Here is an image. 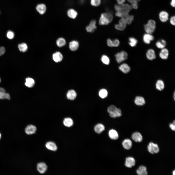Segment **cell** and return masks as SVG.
I'll return each instance as SVG.
<instances>
[{
  "instance_id": "1",
  "label": "cell",
  "mask_w": 175,
  "mask_h": 175,
  "mask_svg": "<svg viewBox=\"0 0 175 175\" xmlns=\"http://www.w3.org/2000/svg\"><path fill=\"white\" fill-rule=\"evenodd\" d=\"M112 14L109 12H105L101 14L100 17L99 24L101 25H106L109 24L113 19Z\"/></svg>"
},
{
  "instance_id": "2",
  "label": "cell",
  "mask_w": 175,
  "mask_h": 175,
  "mask_svg": "<svg viewBox=\"0 0 175 175\" xmlns=\"http://www.w3.org/2000/svg\"><path fill=\"white\" fill-rule=\"evenodd\" d=\"M144 29L146 33L152 34L154 31L156 27V22L153 20H149L147 23L144 26Z\"/></svg>"
},
{
  "instance_id": "3",
  "label": "cell",
  "mask_w": 175,
  "mask_h": 175,
  "mask_svg": "<svg viewBox=\"0 0 175 175\" xmlns=\"http://www.w3.org/2000/svg\"><path fill=\"white\" fill-rule=\"evenodd\" d=\"M115 57L117 62L120 63L127 59L128 55L126 52L122 51L116 54Z\"/></svg>"
},
{
  "instance_id": "4",
  "label": "cell",
  "mask_w": 175,
  "mask_h": 175,
  "mask_svg": "<svg viewBox=\"0 0 175 175\" xmlns=\"http://www.w3.org/2000/svg\"><path fill=\"white\" fill-rule=\"evenodd\" d=\"M127 22L125 18L124 17L121 18L119 21V23L115 25V27L117 30L122 31L125 28Z\"/></svg>"
},
{
  "instance_id": "5",
  "label": "cell",
  "mask_w": 175,
  "mask_h": 175,
  "mask_svg": "<svg viewBox=\"0 0 175 175\" xmlns=\"http://www.w3.org/2000/svg\"><path fill=\"white\" fill-rule=\"evenodd\" d=\"M148 151L152 154L158 153L159 151V149L157 144L152 142H150L148 146Z\"/></svg>"
},
{
  "instance_id": "6",
  "label": "cell",
  "mask_w": 175,
  "mask_h": 175,
  "mask_svg": "<svg viewBox=\"0 0 175 175\" xmlns=\"http://www.w3.org/2000/svg\"><path fill=\"white\" fill-rule=\"evenodd\" d=\"M47 165L43 162H39L37 164V170L41 174L45 173L47 170Z\"/></svg>"
},
{
  "instance_id": "7",
  "label": "cell",
  "mask_w": 175,
  "mask_h": 175,
  "mask_svg": "<svg viewBox=\"0 0 175 175\" xmlns=\"http://www.w3.org/2000/svg\"><path fill=\"white\" fill-rule=\"evenodd\" d=\"M96 21L95 20H91L89 25L87 26L86 27L87 31L88 32L90 33L94 32L96 28Z\"/></svg>"
},
{
  "instance_id": "8",
  "label": "cell",
  "mask_w": 175,
  "mask_h": 175,
  "mask_svg": "<svg viewBox=\"0 0 175 175\" xmlns=\"http://www.w3.org/2000/svg\"><path fill=\"white\" fill-rule=\"evenodd\" d=\"M114 8L117 11L121 10L129 9L131 10L132 7L130 5L128 4H117L115 5Z\"/></svg>"
},
{
  "instance_id": "9",
  "label": "cell",
  "mask_w": 175,
  "mask_h": 175,
  "mask_svg": "<svg viewBox=\"0 0 175 175\" xmlns=\"http://www.w3.org/2000/svg\"><path fill=\"white\" fill-rule=\"evenodd\" d=\"M37 131L36 127L34 125L30 124L27 126L25 129L26 133L28 135H31L35 133Z\"/></svg>"
},
{
  "instance_id": "10",
  "label": "cell",
  "mask_w": 175,
  "mask_h": 175,
  "mask_svg": "<svg viewBox=\"0 0 175 175\" xmlns=\"http://www.w3.org/2000/svg\"><path fill=\"white\" fill-rule=\"evenodd\" d=\"M45 146L48 149L53 151H56L57 149L56 144L52 141L47 142L45 144Z\"/></svg>"
},
{
  "instance_id": "11",
  "label": "cell",
  "mask_w": 175,
  "mask_h": 175,
  "mask_svg": "<svg viewBox=\"0 0 175 175\" xmlns=\"http://www.w3.org/2000/svg\"><path fill=\"white\" fill-rule=\"evenodd\" d=\"M135 161L134 158L131 157L127 158L126 159L125 165L128 168H131L135 165Z\"/></svg>"
},
{
  "instance_id": "12",
  "label": "cell",
  "mask_w": 175,
  "mask_h": 175,
  "mask_svg": "<svg viewBox=\"0 0 175 175\" xmlns=\"http://www.w3.org/2000/svg\"><path fill=\"white\" fill-rule=\"evenodd\" d=\"M154 39V37L151 34L146 33L144 34L143 36V42L147 44H149Z\"/></svg>"
},
{
  "instance_id": "13",
  "label": "cell",
  "mask_w": 175,
  "mask_h": 175,
  "mask_svg": "<svg viewBox=\"0 0 175 175\" xmlns=\"http://www.w3.org/2000/svg\"><path fill=\"white\" fill-rule=\"evenodd\" d=\"M130 11L129 9H123L117 11L115 13V15L118 17L122 18L129 14Z\"/></svg>"
},
{
  "instance_id": "14",
  "label": "cell",
  "mask_w": 175,
  "mask_h": 175,
  "mask_svg": "<svg viewBox=\"0 0 175 175\" xmlns=\"http://www.w3.org/2000/svg\"><path fill=\"white\" fill-rule=\"evenodd\" d=\"M135 104L138 106H142L145 103V100L143 97L137 96L136 97L134 100Z\"/></svg>"
},
{
  "instance_id": "15",
  "label": "cell",
  "mask_w": 175,
  "mask_h": 175,
  "mask_svg": "<svg viewBox=\"0 0 175 175\" xmlns=\"http://www.w3.org/2000/svg\"><path fill=\"white\" fill-rule=\"evenodd\" d=\"M107 42L108 46L110 47H118L120 44L119 41L117 39L112 40L110 39H108Z\"/></svg>"
},
{
  "instance_id": "16",
  "label": "cell",
  "mask_w": 175,
  "mask_h": 175,
  "mask_svg": "<svg viewBox=\"0 0 175 175\" xmlns=\"http://www.w3.org/2000/svg\"><path fill=\"white\" fill-rule=\"evenodd\" d=\"M131 138L136 142H140L142 140V137L141 134L138 132L133 133L131 136Z\"/></svg>"
},
{
  "instance_id": "17",
  "label": "cell",
  "mask_w": 175,
  "mask_h": 175,
  "mask_svg": "<svg viewBox=\"0 0 175 175\" xmlns=\"http://www.w3.org/2000/svg\"><path fill=\"white\" fill-rule=\"evenodd\" d=\"M119 68L122 72L125 74L129 73L131 70L130 66L126 63H123L121 65Z\"/></svg>"
},
{
  "instance_id": "18",
  "label": "cell",
  "mask_w": 175,
  "mask_h": 175,
  "mask_svg": "<svg viewBox=\"0 0 175 175\" xmlns=\"http://www.w3.org/2000/svg\"><path fill=\"white\" fill-rule=\"evenodd\" d=\"M146 56L147 58L150 60H152L155 59L156 55L154 51L152 49H149L147 52Z\"/></svg>"
},
{
  "instance_id": "19",
  "label": "cell",
  "mask_w": 175,
  "mask_h": 175,
  "mask_svg": "<svg viewBox=\"0 0 175 175\" xmlns=\"http://www.w3.org/2000/svg\"><path fill=\"white\" fill-rule=\"evenodd\" d=\"M168 55V51L167 49L165 48L161 49L159 53V56L160 58L163 60L167 59Z\"/></svg>"
},
{
  "instance_id": "20",
  "label": "cell",
  "mask_w": 175,
  "mask_h": 175,
  "mask_svg": "<svg viewBox=\"0 0 175 175\" xmlns=\"http://www.w3.org/2000/svg\"><path fill=\"white\" fill-rule=\"evenodd\" d=\"M37 11L40 14H43L45 12L46 9L45 5L43 4L38 5L36 7Z\"/></svg>"
},
{
  "instance_id": "21",
  "label": "cell",
  "mask_w": 175,
  "mask_h": 175,
  "mask_svg": "<svg viewBox=\"0 0 175 175\" xmlns=\"http://www.w3.org/2000/svg\"><path fill=\"white\" fill-rule=\"evenodd\" d=\"M160 20L163 22H165L168 19V14L165 11H162L160 12L159 15Z\"/></svg>"
},
{
  "instance_id": "22",
  "label": "cell",
  "mask_w": 175,
  "mask_h": 175,
  "mask_svg": "<svg viewBox=\"0 0 175 175\" xmlns=\"http://www.w3.org/2000/svg\"><path fill=\"white\" fill-rule=\"evenodd\" d=\"M77 95L76 92L72 89L69 90L66 95L67 98L71 100H74L76 97Z\"/></svg>"
},
{
  "instance_id": "23",
  "label": "cell",
  "mask_w": 175,
  "mask_h": 175,
  "mask_svg": "<svg viewBox=\"0 0 175 175\" xmlns=\"http://www.w3.org/2000/svg\"><path fill=\"white\" fill-rule=\"evenodd\" d=\"M132 143L130 139H127L124 140L122 142V145L123 148L126 149H130L132 146Z\"/></svg>"
},
{
  "instance_id": "24",
  "label": "cell",
  "mask_w": 175,
  "mask_h": 175,
  "mask_svg": "<svg viewBox=\"0 0 175 175\" xmlns=\"http://www.w3.org/2000/svg\"><path fill=\"white\" fill-rule=\"evenodd\" d=\"M52 58L53 60L55 61L58 62H60L63 59V56L60 52H58L53 54Z\"/></svg>"
},
{
  "instance_id": "25",
  "label": "cell",
  "mask_w": 175,
  "mask_h": 175,
  "mask_svg": "<svg viewBox=\"0 0 175 175\" xmlns=\"http://www.w3.org/2000/svg\"><path fill=\"white\" fill-rule=\"evenodd\" d=\"M78 42L76 41H73L70 42L69 44V47L70 50L72 51L77 50L79 47Z\"/></svg>"
},
{
  "instance_id": "26",
  "label": "cell",
  "mask_w": 175,
  "mask_h": 175,
  "mask_svg": "<svg viewBox=\"0 0 175 175\" xmlns=\"http://www.w3.org/2000/svg\"><path fill=\"white\" fill-rule=\"evenodd\" d=\"M136 172L139 175H146L148 174L146 167L143 166H140L137 170Z\"/></svg>"
},
{
  "instance_id": "27",
  "label": "cell",
  "mask_w": 175,
  "mask_h": 175,
  "mask_svg": "<svg viewBox=\"0 0 175 175\" xmlns=\"http://www.w3.org/2000/svg\"><path fill=\"white\" fill-rule=\"evenodd\" d=\"M94 129L96 132L98 134H100L104 130L105 127L103 124L101 123H98L95 125Z\"/></svg>"
},
{
  "instance_id": "28",
  "label": "cell",
  "mask_w": 175,
  "mask_h": 175,
  "mask_svg": "<svg viewBox=\"0 0 175 175\" xmlns=\"http://www.w3.org/2000/svg\"><path fill=\"white\" fill-rule=\"evenodd\" d=\"M108 134L110 138L111 139L116 140L118 138V134L114 130L111 129L110 130Z\"/></svg>"
},
{
  "instance_id": "29",
  "label": "cell",
  "mask_w": 175,
  "mask_h": 175,
  "mask_svg": "<svg viewBox=\"0 0 175 175\" xmlns=\"http://www.w3.org/2000/svg\"><path fill=\"white\" fill-rule=\"evenodd\" d=\"M156 89L160 91L163 90L165 87V85L163 81L160 79L157 81L156 84Z\"/></svg>"
},
{
  "instance_id": "30",
  "label": "cell",
  "mask_w": 175,
  "mask_h": 175,
  "mask_svg": "<svg viewBox=\"0 0 175 175\" xmlns=\"http://www.w3.org/2000/svg\"><path fill=\"white\" fill-rule=\"evenodd\" d=\"M64 125L67 127H69L72 126L73 124V120L70 118H66L64 119L63 121Z\"/></svg>"
},
{
  "instance_id": "31",
  "label": "cell",
  "mask_w": 175,
  "mask_h": 175,
  "mask_svg": "<svg viewBox=\"0 0 175 175\" xmlns=\"http://www.w3.org/2000/svg\"><path fill=\"white\" fill-rule=\"evenodd\" d=\"M67 14L69 18L73 19L75 18L78 15L77 12L73 9H69L67 11Z\"/></svg>"
},
{
  "instance_id": "32",
  "label": "cell",
  "mask_w": 175,
  "mask_h": 175,
  "mask_svg": "<svg viewBox=\"0 0 175 175\" xmlns=\"http://www.w3.org/2000/svg\"><path fill=\"white\" fill-rule=\"evenodd\" d=\"M110 116L113 118H115L121 116L122 115V111L121 110L117 108L115 110L114 112L109 114Z\"/></svg>"
},
{
  "instance_id": "33",
  "label": "cell",
  "mask_w": 175,
  "mask_h": 175,
  "mask_svg": "<svg viewBox=\"0 0 175 175\" xmlns=\"http://www.w3.org/2000/svg\"><path fill=\"white\" fill-rule=\"evenodd\" d=\"M35 84V81L33 79L30 78H27L26 79L25 84L27 87L29 88L32 87Z\"/></svg>"
},
{
  "instance_id": "34",
  "label": "cell",
  "mask_w": 175,
  "mask_h": 175,
  "mask_svg": "<svg viewBox=\"0 0 175 175\" xmlns=\"http://www.w3.org/2000/svg\"><path fill=\"white\" fill-rule=\"evenodd\" d=\"M156 44L158 48L162 49L165 48L166 45V42L165 40L162 39L158 41L156 43Z\"/></svg>"
},
{
  "instance_id": "35",
  "label": "cell",
  "mask_w": 175,
  "mask_h": 175,
  "mask_svg": "<svg viewBox=\"0 0 175 175\" xmlns=\"http://www.w3.org/2000/svg\"><path fill=\"white\" fill-rule=\"evenodd\" d=\"M108 94V93L107 90L105 89H101L99 92L98 94L99 96L102 99L106 97Z\"/></svg>"
},
{
  "instance_id": "36",
  "label": "cell",
  "mask_w": 175,
  "mask_h": 175,
  "mask_svg": "<svg viewBox=\"0 0 175 175\" xmlns=\"http://www.w3.org/2000/svg\"><path fill=\"white\" fill-rule=\"evenodd\" d=\"M56 44L58 46L60 47H62L65 45L66 42L64 38H60L57 40Z\"/></svg>"
},
{
  "instance_id": "37",
  "label": "cell",
  "mask_w": 175,
  "mask_h": 175,
  "mask_svg": "<svg viewBox=\"0 0 175 175\" xmlns=\"http://www.w3.org/2000/svg\"><path fill=\"white\" fill-rule=\"evenodd\" d=\"M129 44L131 47H134L138 43L137 40L133 37H130L129 38Z\"/></svg>"
},
{
  "instance_id": "38",
  "label": "cell",
  "mask_w": 175,
  "mask_h": 175,
  "mask_svg": "<svg viewBox=\"0 0 175 175\" xmlns=\"http://www.w3.org/2000/svg\"><path fill=\"white\" fill-rule=\"evenodd\" d=\"M18 47L19 50L23 52H26L28 48L27 44L24 43L19 44Z\"/></svg>"
},
{
  "instance_id": "39",
  "label": "cell",
  "mask_w": 175,
  "mask_h": 175,
  "mask_svg": "<svg viewBox=\"0 0 175 175\" xmlns=\"http://www.w3.org/2000/svg\"><path fill=\"white\" fill-rule=\"evenodd\" d=\"M6 99L10 100V97L9 94L6 92H0V99Z\"/></svg>"
},
{
  "instance_id": "40",
  "label": "cell",
  "mask_w": 175,
  "mask_h": 175,
  "mask_svg": "<svg viewBox=\"0 0 175 175\" xmlns=\"http://www.w3.org/2000/svg\"><path fill=\"white\" fill-rule=\"evenodd\" d=\"M101 61L104 64L108 65L110 63V60L108 57L105 55H103L101 58Z\"/></svg>"
},
{
  "instance_id": "41",
  "label": "cell",
  "mask_w": 175,
  "mask_h": 175,
  "mask_svg": "<svg viewBox=\"0 0 175 175\" xmlns=\"http://www.w3.org/2000/svg\"><path fill=\"white\" fill-rule=\"evenodd\" d=\"M124 17L125 19L127 24L129 25L131 23L134 19L133 15H130L129 14Z\"/></svg>"
},
{
  "instance_id": "42",
  "label": "cell",
  "mask_w": 175,
  "mask_h": 175,
  "mask_svg": "<svg viewBox=\"0 0 175 175\" xmlns=\"http://www.w3.org/2000/svg\"><path fill=\"white\" fill-rule=\"evenodd\" d=\"M90 4L93 6L97 7L99 6L101 3V0H91Z\"/></svg>"
},
{
  "instance_id": "43",
  "label": "cell",
  "mask_w": 175,
  "mask_h": 175,
  "mask_svg": "<svg viewBox=\"0 0 175 175\" xmlns=\"http://www.w3.org/2000/svg\"><path fill=\"white\" fill-rule=\"evenodd\" d=\"M117 108L114 105H111L107 108V112L109 114L114 112L116 109Z\"/></svg>"
},
{
  "instance_id": "44",
  "label": "cell",
  "mask_w": 175,
  "mask_h": 175,
  "mask_svg": "<svg viewBox=\"0 0 175 175\" xmlns=\"http://www.w3.org/2000/svg\"><path fill=\"white\" fill-rule=\"evenodd\" d=\"M138 1L137 0H133L131 3L132 8L136 9L138 8Z\"/></svg>"
},
{
  "instance_id": "45",
  "label": "cell",
  "mask_w": 175,
  "mask_h": 175,
  "mask_svg": "<svg viewBox=\"0 0 175 175\" xmlns=\"http://www.w3.org/2000/svg\"><path fill=\"white\" fill-rule=\"evenodd\" d=\"M7 37L9 39H12L13 38L14 36V33L12 31H9L7 35Z\"/></svg>"
},
{
  "instance_id": "46",
  "label": "cell",
  "mask_w": 175,
  "mask_h": 175,
  "mask_svg": "<svg viewBox=\"0 0 175 175\" xmlns=\"http://www.w3.org/2000/svg\"><path fill=\"white\" fill-rule=\"evenodd\" d=\"M175 16H173L171 17L170 19V23L173 25L175 26Z\"/></svg>"
},
{
  "instance_id": "47",
  "label": "cell",
  "mask_w": 175,
  "mask_h": 175,
  "mask_svg": "<svg viewBox=\"0 0 175 175\" xmlns=\"http://www.w3.org/2000/svg\"><path fill=\"white\" fill-rule=\"evenodd\" d=\"M175 121H174L172 123L169 124V126L170 128L172 130L175 131Z\"/></svg>"
},
{
  "instance_id": "48",
  "label": "cell",
  "mask_w": 175,
  "mask_h": 175,
  "mask_svg": "<svg viewBox=\"0 0 175 175\" xmlns=\"http://www.w3.org/2000/svg\"><path fill=\"white\" fill-rule=\"evenodd\" d=\"M119 4H121L124 3L125 0H116Z\"/></svg>"
},
{
  "instance_id": "49",
  "label": "cell",
  "mask_w": 175,
  "mask_h": 175,
  "mask_svg": "<svg viewBox=\"0 0 175 175\" xmlns=\"http://www.w3.org/2000/svg\"><path fill=\"white\" fill-rule=\"evenodd\" d=\"M175 0H172L170 3L171 5L174 7H175Z\"/></svg>"
},
{
  "instance_id": "50",
  "label": "cell",
  "mask_w": 175,
  "mask_h": 175,
  "mask_svg": "<svg viewBox=\"0 0 175 175\" xmlns=\"http://www.w3.org/2000/svg\"><path fill=\"white\" fill-rule=\"evenodd\" d=\"M86 0H79L80 3L81 4H83L85 2Z\"/></svg>"
},
{
  "instance_id": "51",
  "label": "cell",
  "mask_w": 175,
  "mask_h": 175,
  "mask_svg": "<svg viewBox=\"0 0 175 175\" xmlns=\"http://www.w3.org/2000/svg\"><path fill=\"white\" fill-rule=\"evenodd\" d=\"M0 92H6L5 90L3 88H0Z\"/></svg>"
},
{
  "instance_id": "52",
  "label": "cell",
  "mask_w": 175,
  "mask_h": 175,
  "mask_svg": "<svg viewBox=\"0 0 175 175\" xmlns=\"http://www.w3.org/2000/svg\"><path fill=\"white\" fill-rule=\"evenodd\" d=\"M133 0H127L130 3H131ZM138 1H140V0H137Z\"/></svg>"
},
{
  "instance_id": "53",
  "label": "cell",
  "mask_w": 175,
  "mask_h": 175,
  "mask_svg": "<svg viewBox=\"0 0 175 175\" xmlns=\"http://www.w3.org/2000/svg\"><path fill=\"white\" fill-rule=\"evenodd\" d=\"M175 170H174L173 172V175H175Z\"/></svg>"
},
{
  "instance_id": "54",
  "label": "cell",
  "mask_w": 175,
  "mask_h": 175,
  "mask_svg": "<svg viewBox=\"0 0 175 175\" xmlns=\"http://www.w3.org/2000/svg\"><path fill=\"white\" fill-rule=\"evenodd\" d=\"M174 99L175 100V92L174 93Z\"/></svg>"
},
{
  "instance_id": "55",
  "label": "cell",
  "mask_w": 175,
  "mask_h": 175,
  "mask_svg": "<svg viewBox=\"0 0 175 175\" xmlns=\"http://www.w3.org/2000/svg\"><path fill=\"white\" fill-rule=\"evenodd\" d=\"M1 134L0 133V138H1Z\"/></svg>"
},
{
  "instance_id": "56",
  "label": "cell",
  "mask_w": 175,
  "mask_h": 175,
  "mask_svg": "<svg viewBox=\"0 0 175 175\" xmlns=\"http://www.w3.org/2000/svg\"><path fill=\"white\" fill-rule=\"evenodd\" d=\"M0 81H1V80H0Z\"/></svg>"
}]
</instances>
